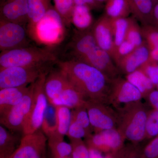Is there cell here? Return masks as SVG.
<instances>
[{
	"instance_id": "obj_40",
	"label": "cell",
	"mask_w": 158,
	"mask_h": 158,
	"mask_svg": "<svg viewBox=\"0 0 158 158\" xmlns=\"http://www.w3.org/2000/svg\"><path fill=\"white\" fill-rule=\"evenodd\" d=\"M75 5H84L90 7L91 9H99L102 4L97 2L95 0H74Z\"/></svg>"
},
{
	"instance_id": "obj_11",
	"label": "cell",
	"mask_w": 158,
	"mask_h": 158,
	"mask_svg": "<svg viewBox=\"0 0 158 158\" xmlns=\"http://www.w3.org/2000/svg\"><path fill=\"white\" fill-rule=\"evenodd\" d=\"M48 138L40 129L23 135L18 148L12 158H48Z\"/></svg>"
},
{
	"instance_id": "obj_43",
	"label": "cell",
	"mask_w": 158,
	"mask_h": 158,
	"mask_svg": "<svg viewBox=\"0 0 158 158\" xmlns=\"http://www.w3.org/2000/svg\"><path fill=\"white\" fill-rule=\"evenodd\" d=\"M152 24L158 27V2L155 4L154 6Z\"/></svg>"
},
{
	"instance_id": "obj_8",
	"label": "cell",
	"mask_w": 158,
	"mask_h": 158,
	"mask_svg": "<svg viewBox=\"0 0 158 158\" xmlns=\"http://www.w3.org/2000/svg\"><path fill=\"white\" fill-rule=\"evenodd\" d=\"M29 36L24 25L0 19L1 52L29 46Z\"/></svg>"
},
{
	"instance_id": "obj_10",
	"label": "cell",
	"mask_w": 158,
	"mask_h": 158,
	"mask_svg": "<svg viewBox=\"0 0 158 158\" xmlns=\"http://www.w3.org/2000/svg\"><path fill=\"white\" fill-rule=\"evenodd\" d=\"M34 87V83L31 84L28 91L22 100L0 116L1 124L12 132H22L24 123L31 110Z\"/></svg>"
},
{
	"instance_id": "obj_39",
	"label": "cell",
	"mask_w": 158,
	"mask_h": 158,
	"mask_svg": "<svg viewBox=\"0 0 158 158\" xmlns=\"http://www.w3.org/2000/svg\"><path fill=\"white\" fill-rule=\"evenodd\" d=\"M146 98L152 109L158 111V90H152Z\"/></svg>"
},
{
	"instance_id": "obj_42",
	"label": "cell",
	"mask_w": 158,
	"mask_h": 158,
	"mask_svg": "<svg viewBox=\"0 0 158 158\" xmlns=\"http://www.w3.org/2000/svg\"><path fill=\"white\" fill-rule=\"evenodd\" d=\"M149 51V59L152 61L158 62V46L150 48Z\"/></svg>"
},
{
	"instance_id": "obj_31",
	"label": "cell",
	"mask_w": 158,
	"mask_h": 158,
	"mask_svg": "<svg viewBox=\"0 0 158 158\" xmlns=\"http://www.w3.org/2000/svg\"><path fill=\"white\" fill-rule=\"evenodd\" d=\"M72 120L82 126L87 131L89 136L94 133L85 105L72 110Z\"/></svg>"
},
{
	"instance_id": "obj_29",
	"label": "cell",
	"mask_w": 158,
	"mask_h": 158,
	"mask_svg": "<svg viewBox=\"0 0 158 158\" xmlns=\"http://www.w3.org/2000/svg\"><path fill=\"white\" fill-rule=\"evenodd\" d=\"M126 40L131 43L136 48L140 46L145 43L142 35L141 27L135 18H131Z\"/></svg>"
},
{
	"instance_id": "obj_16",
	"label": "cell",
	"mask_w": 158,
	"mask_h": 158,
	"mask_svg": "<svg viewBox=\"0 0 158 158\" xmlns=\"http://www.w3.org/2000/svg\"><path fill=\"white\" fill-rule=\"evenodd\" d=\"M69 83L65 74L58 69H51L47 75L44 84V91L48 102L52 103L60 95Z\"/></svg>"
},
{
	"instance_id": "obj_7",
	"label": "cell",
	"mask_w": 158,
	"mask_h": 158,
	"mask_svg": "<svg viewBox=\"0 0 158 158\" xmlns=\"http://www.w3.org/2000/svg\"><path fill=\"white\" fill-rule=\"evenodd\" d=\"M63 23L60 15L52 7L37 24L34 39L45 44L56 43L63 35Z\"/></svg>"
},
{
	"instance_id": "obj_6",
	"label": "cell",
	"mask_w": 158,
	"mask_h": 158,
	"mask_svg": "<svg viewBox=\"0 0 158 158\" xmlns=\"http://www.w3.org/2000/svg\"><path fill=\"white\" fill-rule=\"evenodd\" d=\"M85 107L94 133L117 128L118 123V112L109 104L87 100Z\"/></svg>"
},
{
	"instance_id": "obj_36",
	"label": "cell",
	"mask_w": 158,
	"mask_h": 158,
	"mask_svg": "<svg viewBox=\"0 0 158 158\" xmlns=\"http://www.w3.org/2000/svg\"><path fill=\"white\" fill-rule=\"evenodd\" d=\"M140 69L149 78L156 88L158 83V62L149 59Z\"/></svg>"
},
{
	"instance_id": "obj_27",
	"label": "cell",
	"mask_w": 158,
	"mask_h": 158,
	"mask_svg": "<svg viewBox=\"0 0 158 158\" xmlns=\"http://www.w3.org/2000/svg\"><path fill=\"white\" fill-rule=\"evenodd\" d=\"M57 107L48 102L43 119L41 130L48 138L57 132Z\"/></svg>"
},
{
	"instance_id": "obj_33",
	"label": "cell",
	"mask_w": 158,
	"mask_h": 158,
	"mask_svg": "<svg viewBox=\"0 0 158 158\" xmlns=\"http://www.w3.org/2000/svg\"><path fill=\"white\" fill-rule=\"evenodd\" d=\"M141 27L144 41L149 48L158 46V27L148 24Z\"/></svg>"
},
{
	"instance_id": "obj_41",
	"label": "cell",
	"mask_w": 158,
	"mask_h": 158,
	"mask_svg": "<svg viewBox=\"0 0 158 158\" xmlns=\"http://www.w3.org/2000/svg\"><path fill=\"white\" fill-rule=\"evenodd\" d=\"M88 148L90 158H104V156L103 155L102 152L90 148Z\"/></svg>"
},
{
	"instance_id": "obj_23",
	"label": "cell",
	"mask_w": 158,
	"mask_h": 158,
	"mask_svg": "<svg viewBox=\"0 0 158 158\" xmlns=\"http://www.w3.org/2000/svg\"><path fill=\"white\" fill-rule=\"evenodd\" d=\"M64 136L58 133L48 137V146L51 155L59 157H66L72 155L73 147L64 140Z\"/></svg>"
},
{
	"instance_id": "obj_3",
	"label": "cell",
	"mask_w": 158,
	"mask_h": 158,
	"mask_svg": "<svg viewBox=\"0 0 158 158\" xmlns=\"http://www.w3.org/2000/svg\"><path fill=\"white\" fill-rule=\"evenodd\" d=\"M58 61L56 54L49 50L29 46L1 52L0 68L53 64Z\"/></svg>"
},
{
	"instance_id": "obj_30",
	"label": "cell",
	"mask_w": 158,
	"mask_h": 158,
	"mask_svg": "<svg viewBox=\"0 0 158 158\" xmlns=\"http://www.w3.org/2000/svg\"><path fill=\"white\" fill-rule=\"evenodd\" d=\"M55 9L62 18L64 23H71L72 15L75 6L74 0H53Z\"/></svg>"
},
{
	"instance_id": "obj_17",
	"label": "cell",
	"mask_w": 158,
	"mask_h": 158,
	"mask_svg": "<svg viewBox=\"0 0 158 158\" xmlns=\"http://www.w3.org/2000/svg\"><path fill=\"white\" fill-rule=\"evenodd\" d=\"M52 7L51 0H29L27 31L32 38L34 39L37 24Z\"/></svg>"
},
{
	"instance_id": "obj_2",
	"label": "cell",
	"mask_w": 158,
	"mask_h": 158,
	"mask_svg": "<svg viewBox=\"0 0 158 158\" xmlns=\"http://www.w3.org/2000/svg\"><path fill=\"white\" fill-rule=\"evenodd\" d=\"M118 115L117 130L125 140L134 143L145 139L148 113L146 106L141 101L130 104L117 110Z\"/></svg>"
},
{
	"instance_id": "obj_38",
	"label": "cell",
	"mask_w": 158,
	"mask_h": 158,
	"mask_svg": "<svg viewBox=\"0 0 158 158\" xmlns=\"http://www.w3.org/2000/svg\"><path fill=\"white\" fill-rule=\"evenodd\" d=\"M142 158H158V136L153 138L144 147Z\"/></svg>"
},
{
	"instance_id": "obj_44",
	"label": "cell",
	"mask_w": 158,
	"mask_h": 158,
	"mask_svg": "<svg viewBox=\"0 0 158 158\" xmlns=\"http://www.w3.org/2000/svg\"><path fill=\"white\" fill-rule=\"evenodd\" d=\"M49 158H73L72 156L66 157H59L51 155H50Z\"/></svg>"
},
{
	"instance_id": "obj_15",
	"label": "cell",
	"mask_w": 158,
	"mask_h": 158,
	"mask_svg": "<svg viewBox=\"0 0 158 158\" xmlns=\"http://www.w3.org/2000/svg\"><path fill=\"white\" fill-rule=\"evenodd\" d=\"M149 59V48L145 42L120 59L116 66L120 73L127 75L141 68Z\"/></svg>"
},
{
	"instance_id": "obj_35",
	"label": "cell",
	"mask_w": 158,
	"mask_h": 158,
	"mask_svg": "<svg viewBox=\"0 0 158 158\" xmlns=\"http://www.w3.org/2000/svg\"><path fill=\"white\" fill-rule=\"evenodd\" d=\"M66 136L70 140L85 139L90 136L82 126L72 119Z\"/></svg>"
},
{
	"instance_id": "obj_21",
	"label": "cell",
	"mask_w": 158,
	"mask_h": 158,
	"mask_svg": "<svg viewBox=\"0 0 158 158\" xmlns=\"http://www.w3.org/2000/svg\"><path fill=\"white\" fill-rule=\"evenodd\" d=\"M131 13L143 25L152 24L154 5L152 0H128Z\"/></svg>"
},
{
	"instance_id": "obj_32",
	"label": "cell",
	"mask_w": 158,
	"mask_h": 158,
	"mask_svg": "<svg viewBox=\"0 0 158 158\" xmlns=\"http://www.w3.org/2000/svg\"><path fill=\"white\" fill-rule=\"evenodd\" d=\"M158 136V111L152 109L148 113L144 139H153Z\"/></svg>"
},
{
	"instance_id": "obj_46",
	"label": "cell",
	"mask_w": 158,
	"mask_h": 158,
	"mask_svg": "<svg viewBox=\"0 0 158 158\" xmlns=\"http://www.w3.org/2000/svg\"><path fill=\"white\" fill-rule=\"evenodd\" d=\"M152 1L154 5L158 2V0H152Z\"/></svg>"
},
{
	"instance_id": "obj_47",
	"label": "cell",
	"mask_w": 158,
	"mask_h": 158,
	"mask_svg": "<svg viewBox=\"0 0 158 158\" xmlns=\"http://www.w3.org/2000/svg\"><path fill=\"white\" fill-rule=\"evenodd\" d=\"M156 88L157 90H158V83L156 86Z\"/></svg>"
},
{
	"instance_id": "obj_28",
	"label": "cell",
	"mask_w": 158,
	"mask_h": 158,
	"mask_svg": "<svg viewBox=\"0 0 158 158\" xmlns=\"http://www.w3.org/2000/svg\"><path fill=\"white\" fill-rule=\"evenodd\" d=\"M57 107L58 128L57 133L62 136H66L72 118L71 109L63 106Z\"/></svg>"
},
{
	"instance_id": "obj_14",
	"label": "cell",
	"mask_w": 158,
	"mask_h": 158,
	"mask_svg": "<svg viewBox=\"0 0 158 158\" xmlns=\"http://www.w3.org/2000/svg\"><path fill=\"white\" fill-rule=\"evenodd\" d=\"M29 0H1L0 19L25 26L28 22Z\"/></svg>"
},
{
	"instance_id": "obj_34",
	"label": "cell",
	"mask_w": 158,
	"mask_h": 158,
	"mask_svg": "<svg viewBox=\"0 0 158 158\" xmlns=\"http://www.w3.org/2000/svg\"><path fill=\"white\" fill-rule=\"evenodd\" d=\"M70 141L73 147V158H90L88 146L82 139L71 140Z\"/></svg>"
},
{
	"instance_id": "obj_48",
	"label": "cell",
	"mask_w": 158,
	"mask_h": 158,
	"mask_svg": "<svg viewBox=\"0 0 158 158\" xmlns=\"http://www.w3.org/2000/svg\"></svg>"
},
{
	"instance_id": "obj_45",
	"label": "cell",
	"mask_w": 158,
	"mask_h": 158,
	"mask_svg": "<svg viewBox=\"0 0 158 158\" xmlns=\"http://www.w3.org/2000/svg\"><path fill=\"white\" fill-rule=\"evenodd\" d=\"M97 2L100 3V4H102L103 3H106L107 0H95Z\"/></svg>"
},
{
	"instance_id": "obj_24",
	"label": "cell",
	"mask_w": 158,
	"mask_h": 158,
	"mask_svg": "<svg viewBox=\"0 0 158 158\" xmlns=\"http://www.w3.org/2000/svg\"><path fill=\"white\" fill-rule=\"evenodd\" d=\"M126 79L138 89L144 98H146L156 86L140 69L126 75Z\"/></svg>"
},
{
	"instance_id": "obj_9",
	"label": "cell",
	"mask_w": 158,
	"mask_h": 158,
	"mask_svg": "<svg viewBox=\"0 0 158 158\" xmlns=\"http://www.w3.org/2000/svg\"><path fill=\"white\" fill-rule=\"evenodd\" d=\"M143 98L140 91L126 79L120 77L112 80L108 103L116 110Z\"/></svg>"
},
{
	"instance_id": "obj_18",
	"label": "cell",
	"mask_w": 158,
	"mask_h": 158,
	"mask_svg": "<svg viewBox=\"0 0 158 158\" xmlns=\"http://www.w3.org/2000/svg\"><path fill=\"white\" fill-rule=\"evenodd\" d=\"M30 85L0 89V116L19 103L28 91Z\"/></svg>"
},
{
	"instance_id": "obj_12",
	"label": "cell",
	"mask_w": 158,
	"mask_h": 158,
	"mask_svg": "<svg viewBox=\"0 0 158 158\" xmlns=\"http://www.w3.org/2000/svg\"><path fill=\"white\" fill-rule=\"evenodd\" d=\"M125 140L117 129L114 128L94 133L85 139V142L88 148L108 153L122 149Z\"/></svg>"
},
{
	"instance_id": "obj_37",
	"label": "cell",
	"mask_w": 158,
	"mask_h": 158,
	"mask_svg": "<svg viewBox=\"0 0 158 158\" xmlns=\"http://www.w3.org/2000/svg\"><path fill=\"white\" fill-rule=\"evenodd\" d=\"M136 48L134 44L126 40L123 41L113 54V59L116 65L120 59L131 52Z\"/></svg>"
},
{
	"instance_id": "obj_26",
	"label": "cell",
	"mask_w": 158,
	"mask_h": 158,
	"mask_svg": "<svg viewBox=\"0 0 158 158\" xmlns=\"http://www.w3.org/2000/svg\"><path fill=\"white\" fill-rule=\"evenodd\" d=\"M130 20L131 18L128 17L119 18L113 19H111L114 42L113 56L116 49L126 40Z\"/></svg>"
},
{
	"instance_id": "obj_1",
	"label": "cell",
	"mask_w": 158,
	"mask_h": 158,
	"mask_svg": "<svg viewBox=\"0 0 158 158\" xmlns=\"http://www.w3.org/2000/svg\"><path fill=\"white\" fill-rule=\"evenodd\" d=\"M56 63L86 101L109 104L108 97L112 80L101 71L77 59L58 60Z\"/></svg>"
},
{
	"instance_id": "obj_20",
	"label": "cell",
	"mask_w": 158,
	"mask_h": 158,
	"mask_svg": "<svg viewBox=\"0 0 158 158\" xmlns=\"http://www.w3.org/2000/svg\"><path fill=\"white\" fill-rule=\"evenodd\" d=\"M21 139L1 125L0 158H12L19 147Z\"/></svg>"
},
{
	"instance_id": "obj_19",
	"label": "cell",
	"mask_w": 158,
	"mask_h": 158,
	"mask_svg": "<svg viewBox=\"0 0 158 158\" xmlns=\"http://www.w3.org/2000/svg\"><path fill=\"white\" fill-rule=\"evenodd\" d=\"M86 102L81 92L69 81L60 95L51 103L56 106H63L73 110L85 106Z\"/></svg>"
},
{
	"instance_id": "obj_25",
	"label": "cell",
	"mask_w": 158,
	"mask_h": 158,
	"mask_svg": "<svg viewBox=\"0 0 158 158\" xmlns=\"http://www.w3.org/2000/svg\"><path fill=\"white\" fill-rule=\"evenodd\" d=\"M105 11V14L111 19L128 17L131 13L128 0H107Z\"/></svg>"
},
{
	"instance_id": "obj_22",
	"label": "cell",
	"mask_w": 158,
	"mask_h": 158,
	"mask_svg": "<svg viewBox=\"0 0 158 158\" xmlns=\"http://www.w3.org/2000/svg\"><path fill=\"white\" fill-rule=\"evenodd\" d=\"M90 7L84 5H75L71 23L79 31L90 29L93 24V17Z\"/></svg>"
},
{
	"instance_id": "obj_13",
	"label": "cell",
	"mask_w": 158,
	"mask_h": 158,
	"mask_svg": "<svg viewBox=\"0 0 158 158\" xmlns=\"http://www.w3.org/2000/svg\"><path fill=\"white\" fill-rule=\"evenodd\" d=\"M91 30L98 45L112 58L114 42L111 19L103 15L94 23Z\"/></svg>"
},
{
	"instance_id": "obj_5",
	"label": "cell",
	"mask_w": 158,
	"mask_h": 158,
	"mask_svg": "<svg viewBox=\"0 0 158 158\" xmlns=\"http://www.w3.org/2000/svg\"><path fill=\"white\" fill-rule=\"evenodd\" d=\"M48 72L43 74L34 83L33 101L31 110L24 123L23 135L32 134L41 129L43 119L48 104L44 89L46 77Z\"/></svg>"
},
{
	"instance_id": "obj_4",
	"label": "cell",
	"mask_w": 158,
	"mask_h": 158,
	"mask_svg": "<svg viewBox=\"0 0 158 158\" xmlns=\"http://www.w3.org/2000/svg\"><path fill=\"white\" fill-rule=\"evenodd\" d=\"M52 65L0 68V89L28 86L43 74L49 72Z\"/></svg>"
}]
</instances>
